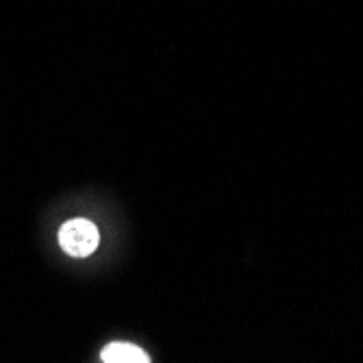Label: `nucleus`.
<instances>
[{
  "label": "nucleus",
  "mask_w": 363,
  "mask_h": 363,
  "mask_svg": "<svg viewBox=\"0 0 363 363\" xmlns=\"http://www.w3.org/2000/svg\"><path fill=\"white\" fill-rule=\"evenodd\" d=\"M98 244H101V233L91 220L74 218L59 228V246L70 257H89Z\"/></svg>",
  "instance_id": "1"
},
{
  "label": "nucleus",
  "mask_w": 363,
  "mask_h": 363,
  "mask_svg": "<svg viewBox=\"0 0 363 363\" xmlns=\"http://www.w3.org/2000/svg\"><path fill=\"white\" fill-rule=\"evenodd\" d=\"M101 359L105 363H148V354L135 346V344H128V342H113L109 344L103 352Z\"/></svg>",
  "instance_id": "2"
}]
</instances>
